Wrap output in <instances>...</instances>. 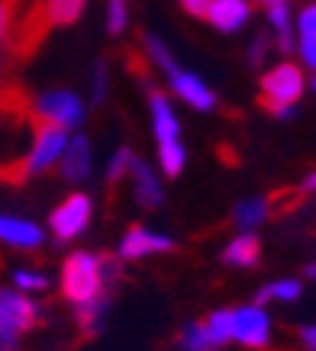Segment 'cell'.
Returning a JSON list of instances; mask_svg holds the SVG:
<instances>
[{
    "label": "cell",
    "mask_w": 316,
    "mask_h": 351,
    "mask_svg": "<svg viewBox=\"0 0 316 351\" xmlns=\"http://www.w3.org/2000/svg\"><path fill=\"white\" fill-rule=\"evenodd\" d=\"M252 20V3L249 0H210L207 7V23L220 32H239Z\"/></svg>",
    "instance_id": "cell-13"
},
{
    "label": "cell",
    "mask_w": 316,
    "mask_h": 351,
    "mask_svg": "<svg viewBox=\"0 0 316 351\" xmlns=\"http://www.w3.org/2000/svg\"><path fill=\"white\" fill-rule=\"evenodd\" d=\"M268 26L274 29L278 36V49L281 52H294L297 43H294V29H291V7L287 3H278V7H268Z\"/></svg>",
    "instance_id": "cell-18"
},
{
    "label": "cell",
    "mask_w": 316,
    "mask_h": 351,
    "mask_svg": "<svg viewBox=\"0 0 316 351\" xmlns=\"http://www.w3.org/2000/svg\"><path fill=\"white\" fill-rule=\"evenodd\" d=\"M32 113L36 119H43V123H52L58 129H74L84 123V104H81V97L74 94V90H45L32 100Z\"/></svg>",
    "instance_id": "cell-4"
},
{
    "label": "cell",
    "mask_w": 316,
    "mask_h": 351,
    "mask_svg": "<svg viewBox=\"0 0 316 351\" xmlns=\"http://www.w3.org/2000/svg\"><path fill=\"white\" fill-rule=\"evenodd\" d=\"M264 55H268V39H264V36H255L252 45H249V64H255V68H262Z\"/></svg>",
    "instance_id": "cell-31"
},
{
    "label": "cell",
    "mask_w": 316,
    "mask_h": 351,
    "mask_svg": "<svg viewBox=\"0 0 316 351\" xmlns=\"http://www.w3.org/2000/svg\"><path fill=\"white\" fill-rule=\"evenodd\" d=\"M110 94V68L104 62L94 64V75H91V100L104 104V97Z\"/></svg>",
    "instance_id": "cell-28"
},
{
    "label": "cell",
    "mask_w": 316,
    "mask_h": 351,
    "mask_svg": "<svg viewBox=\"0 0 316 351\" xmlns=\"http://www.w3.org/2000/svg\"><path fill=\"white\" fill-rule=\"evenodd\" d=\"M300 293H304V287H300V280H274V284H264L262 290H258V306H264V303H271V300H278V303H294V300H300Z\"/></svg>",
    "instance_id": "cell-19"
},
{
    "label": "cell",
    "mask_w": 316,
    "mask_h": 351,
    "mask_svg": "<svg viewBox=\"0 0 316 351\" xmlns=\"http://www.w3.org/2000/svg\"><path fill=\"white\" fill-rule=\"evenodd\" d=\"M297 32L300 39H316V0L297 13Z\"/></svg>",
    "instance_id": "cell-29"
},
{
    "label": "cell",
    "mask_w": 316,
    "mask_h": 351,
    "mask_svg": "<svg viewBox=\"0 0 316 351\" xmlns=\"http://www.w3.org/2000/svg\"><path fill=\"white\" fill-rule=\"evenodd\" d=\"M129 26V0H106V32L120 36Z\"/></svg>",
    "instance_id": "cell-26"
},
{
    "label": "cell",
    "mask_w": 316,
    "mask_h": 351,
    "mask_svg": "<svg viewBox=\"0 0 316 351\" xmlns=\"http://www.w3.org/2000/svg\"><path fill=\"white\" fill-rule=\"evenodd\" d=\"M174 248V239L165 232H152L146 226H133L123 232L120 245H116V255L123 261H142V258H152V255H165Z\"/></svg>",
    "instance_id": "cell-8"
},
{
    "label": "cell",
    "mask_w": 316,
    "mask_h": 351,
    "mask_svg": "<svg viewBox=\"0 0 316 351\" xmlns=\"http://www.w3.org/2000/svg\"><path fill=\"white\" fill-rule=\"evenodd\" d=\"M84 7H87V0H39L45 29L49 26H71V23H78Z\"/></svg>",
    "instance_id": "cell-16"
},
{
    "label": "cell",
    "mask_w": 316,
    "mask_h": 351,
    "mask_svg": "<svg viewBox=\"0 0 316 351\" xmlns=\"http://www.w3.org/2000/svg\"><path fill=\"white\" fill-rule=\"evenodd\" d=\"M181 348L184 351H213L203 322H188V326L181 329Z\"/></svg>",
    "instance_id": "cell-25"
},
{
    "label": "cell",
    "mask_w": 316,
    "mask_h": 351,
    "mask_svg": "<svg viewBox=\"0 0 316 351\" xmlns=\"http://www.w3.org/2000/svg\"><path fill=\"white\" fill-rule=\"evenodd\" d=\"M133 158H136V155H133L129 149H116L113 158H110V165H106V184H116L120 178H126Z\"/></svg>",
    "instance_id": "cell-27"
},
{
    "label": "cell",
    "mask_w": 316,
    "mask_h": 351,
    "mask_svg": "<svg viewBox=\"0 0 316 351\" xmlns=\"http://www.w3.org/2000/svg\"><path fill=\"white\" fill-rule=\"evenodd\" d=\"M184 161H188V149L181 142H171V145H158V165L168 178H178L184 171Z\"/></svg>",
    "instance_id": "cell-22"
},
{
    "label": "cell",
    "mask_w": 316,
    "mask_h": 351,
    "mask_svg": "<svg viewBox=\"0 0 316 351\" xmlns=\"http://www.w3.org/2000/svg\"><path fill=\"white\" fill-rule=\"evenodd\" d=\"M10 20H13L10 3H7V0H0V43H3V39H7V32H10Z\"/></svg>",
    "instance_id": "cell-33"
},
{
    "label": "cell",
    "mask_w": 316,
    "mask_h": 351,
    "mask_svg": "<svg viewBox=\"0 0 316 351\" xmlns=\"http://www.w3.org/2000/svg\"><path fill=\"white\" fill-rule=\"evenodd\" d=\"M148 113H152V132H155L158 145H171V142H181V119L174 104L168 100V94L161 90H148Z\"/></svg>",
    "instance_id": "cell-10"
},
{
    "label": "cell",
    "mask_w": 316,
    "mask_h": 351,
    "mask_svg": "<svg viewBox=\"0 0 316 351\" xmlns=\"http://www.w3.org/2000/svg\"><path fill=\"white\" fill-rule=\"evenodd\" d=\"M62 178L71 184H81L91 178V168H94V149H91V138L84 132L78 136H68V145L62 152Z\"/></svg>",
    "instance_id": "cell-12"
},
{
    "label": "cell",
    "mask_w": 316,
    "mask_h": 351,
    "mask_svg": "<svg viewBox=\"0 0 316 351\" xmlns=\"http://www.w3.org/2000/svg\"><path fill=\"white\" fill-rule=\"evenodd\" d=\"M181 7L188 16H197V20H207V7H210V0H181Z\"/></svg>",
    "instance_id": "cell-32"
},
{
    "label": "cell",
    "mask_w": 316,
    "mask_h": 351,
    "mask_svg": "<svg viewBox=\"0 0 316 351\" xmlns=\"http://www.w3.org/2000/svg\"><path fill=\"white\" fill-rule=\"evenodd\" d=\"M91 216H94V200L87 193H68L49 216V229L58 242H74L91 226Z\"/></svg>",
    "instance_id": "cell-5"
},
{
    "label": "cell",
    "mask_w": 316,
    "mask_h": 351,
    "mask_svg": "<svg viewBox=\"0 0 316 351\" xmlns=\"http://www.w3.org/2000/svg\"><path fill=\"white\" fill-rule=\"evenodd\" d=\"M300 341H304L306 351H316V322H306V326H300Z\"/></svg>",
    "instance_id": "cell-34"
},
{
    "label": "cell",
    "mask_w": 316,
    "mask_h": 351,
    "mask_svg": "<svg viewBox=\"0 0 316 351\" xmlns=\"http://www.w3.org/2000/svg\"><path fill=\"white\" fill-rule=\"evenodd\" d=\"M268 219V200L264 197H245L242 203H236L232 210V223L239 232H252Z\"/></svg>",
    "instance_id": "cell-17"
},
{
    "label": "cell",
    "mask_w": 316,
    "mask_h": 351,
    "mask_svg": "<svg viewBox=\"0 0 316 351\" xmlns=\"http://www.w3.org/2000/svg\"><path fill=\"white\" fill-rule=\"evenodd\" d=\"M304 191H316V171H313V174H310V178L304 181Z\"/></svg>",
    "instance_id": "cell-35"
},
{
    "label": "cell",
    "mask_w": 316,
    "mask_h": 351,
    "mask_svg": "<svg viewBox=\"0 0 316 351\" xmlns=\"http://www.w3.org/2000/svg\"><path fill=\"white\" fill-rule=\"evenodd\" d=\"M258 3H264V7H278V3H287V0H258Z\"/></svg>",
    "instance_id": "cell-36"
},
{
    "label": "cell",
    "mask_w": 316,
    "mask_h": 351,
    "mask_svg": "<svg viewBox=\"0 0 316 351\" xmlns=\"http://www.w3.org/2000/svg\"><path fill=\"white\" fill-rule=\"evenodd\" d=\"M39 322V306L20 290L0 287V351H16L20 339Z\"/></svg>",
    "instance_id": "cell-2"
},
{
    "label": "cell",
    "mask_w": 316,
    "mask_h": 351,
    "mask_svg": "<svg viewBox=\"0 0 316 351\" xmlns=\"http://www.w3.org/2000/svg\"><path fill=\"white\" fill-rule=\"evenodd\" d=\"M262 258V242L255 232H239L223 248V261L229 267H255Z\"/></svg>",
    "instance_id": "cell-15"
},
{
    "label": "cell",
    "mask_w": 316,
    "mask_h": 351,
    "mask_svg": "<svg viewBox=\"0 0 316 351\" xmlns=\"http://www.w3.org/2000/svg\"><path fill=\"white\" fill-rule=\"evenodd\" d=\"M297 55H300L304 68H313V75H316V39H300L297 43Z\"/></svg>",
    "instance_id": "cell-30"
},
{
    "label": "cell",
    "mask_w": 316,
    "mask_h": 351,
    "mask_svg": "<svg viewBox=\"0 0 316 351\" xmlns=\"http://www.w3.org/2000/svg\"><path fill=\"white\" fill-rule=\"evenodd\" d=\"M0 242L10 245V248H23V252H32L45 242V232L39 223L32 219H23V216H0Z\"/></svg>",
    "instance_id": "cell-14"
},
{
    "label": "cell",
    "mask_w": 316,
    "mask_h": 351,
    "mask_svg": "<svg viewBox=\"0 0 316 351\" xmlns=\"http://www.w3.org/2000/svg\"><path fill=\"white\" fill-rule=\"evenodd\" d=\"M306 277H310V280H316V265H306Z\"/></svg>",
    "instance_id": "cell-37"
},
{
    "label": "cell",
    "mask_w": 316,
    "mask_h": 351,
    "mask_svg": "<svg viewBox=\"0 0 316 351\" xmlns=\"http://www.w3.org/2000/svg\"><path fill=\"white\" fill-rule=\"evenodd\" d=\"M168 87H171V94L178 97V100H184L188 107L201 110V113H207V110L216 107V94L207 87V81H203L201 75H194V71H188V68L171 71Z\"/></svg>",
    "instance_id": "cell-9"
},
{
    "label": "cell",
    "mask_w": 316,
    "mask_h": 351,
    "mask_svg": "<svg viewBox=\"0 0 316 351\" xmlns=\"http://www.w3.org/2000/svg\"><path fill=\"white\" fill-rule=\"evenodd\" d=\"M104 290V258L91 252H74L62 265V293L74 306H84L91 300H100Z\"/></svg>",
    "instance_id": "cell-1"
},
{
    "label": "cell",
    "mask_w": 316,
    "mask_h": 351,
    "mask_svg": "<svg viewBox=\"0 0 316 351\" xmlns=\"http://www.w3.org/2000/svg\"><path fill=\"white\" fill-rule=\"evenodd\" d=\"M146 52H148V58H152V64L165 71V77H168L171 71H178V68H181V64H178V58L171 55V49H168V45L161 43L158 36H152V32H148V36H146Z\"/></svg>",
    "instance_id": "cell-21"
},
{
    "label": "cell",
    "mask_w": 316,
    "mask_h": 351,
    "mask_svg": "<svg viewBox=\"0 0 316 351\" xmlns=\"http://www.w3.org/2000/svg\"><path fill=\"white\" fill-rule=\"evenodd\" d=\"M232 341H239L245 348H268V341H271L268 309L258 306V303L232 309Z\"/></svg>",
    "instance_id": "cell-7"
},
{
    "label": "cell",
    "mask_w": 316,
    "mask_h": 351,
    "mask_svg": "<svg viewBox=\"0 0 316 351\" xmlns=\"http://www.w3.org/2000/svg\"><path fill=\"white\" fill-rule=\"evenodd\" d=\"M203 329H207V339H210L213 348L232 341V309H213L203 322Z\"/></svg>",
    "instance_id": "cell-20"
},
{
    "label": "cell",
    "mask_w": 316,
    "mask_h": 351,
    "mask_svg": "<svg viewBox=\"0 0 316 351\" xmlns=\"http://www.w3.org/2000/svg\"><path fill=\"white\" fill-rule=\"evenodd\" d=\"M306 90V77L304 68L294 62H281L274 64L271 71L262 75V104L268 107V113L284 107H297L300 97Z\"/></svg>",
    "instance_id": "cell-3"
},
{
    "label": "cell",
    "mask_w": 316,
    "mask_h": 351,
    "mask_svg": "<svg viewBox=\"0 0 316 351\" xmlns=\"http://www.w3.org/2000/svg\"><path fill=\"white\" fill-rule=\"evenodd\" d=\"M13 287L20 293H39V290L49 287V277L43 271H30V267H16L13 271Z\"/></svg>",
    "instance_id": "cell-24"
},
{
    "label": "cell",
    "mask_w": 316,
    "mask_h": 351,
    "mask_svg": "<svg viewBox=\"0 0 316 351\" xmlns=\"http://www.w3.org/2000/svg\"><path fill=\"white\" fill-rule=\"evenodd\" d=\"M129 181H133V197L142 210H158L165 203V187H161V178L158 171H152V165L142 158H133L129 165Z\"/></svg>",
    "instance_id": "cell-11"
},
{
    "label": "cell",
    "mask_w": 316,
    "mask_h": 351,
    "mask_svg": "<svg viewBox=\"0 0 316 351\" xmlns=\"http://www.w3.org/2000/svg\"><path fill=\"white\" fill-rule=\"evenodd\" d=\"M104 316H106V303L104 300H91L84 306H78V326L84 332H97L104 326Z\"/></svg>",
    "instance_id": "cell-23"
},
{
    "label": "cell",
    "mask_w": 316,
    "mask_h": 351,
    "mask_svg": "<svg viewBox=\"0 0 316 351\" xmlns=\"http://www.w3.org/2000/svg\"><path fill=\"white\" fill-rule=\"evenodd\" d=\"M313 94H316V75H313Z\"/></svg>",
    "instance_id": "cell-38"
},
{
    "label": "cell",
    "mask_w": 316,
    "mask_h": 351,
    "mask_svg": "<svg viewBox=\"0 0 316 351\" xmlns=\"http://www.w3.org/2000/svg\"><path fill=\"white\" fill-rule=\"evenodd\" d=\"M65 145H68V132L58 126H52V123H36V136H32V145H30V155H26V168H23V174L26 178H32V174H43V171H49L52 165H58L62 161V152Z\"/></svg>",
    "instance_id": "cell-6"
}]
</instances>
